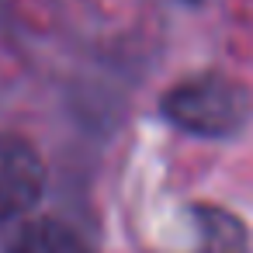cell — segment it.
<instances>
[{
	"label": "cell",
	"instance_id": "1",
	"mask_svg": "<svg viewBox=\"0 0 253 253\" xmlns=\"http://www.w3.org/2000/svg\"><path fill=\"white\" fill-rule=\"evenodd\" d=\"M160 108L173 125L194 135H232L253 115V97L225 73H198L173 84Z\"/></svg>",
	"mask_w": 253,
	"mask_h": 253
},
{
	"label": "cell",
	"instance_id": "2",
	"mask_svg": "<svg viewBox=\"0 0 253 253\" xmlns=\"http://www.w3.org/2000/svg\"><path fill=\"white\" fill-rule=\"evenodd\" d=\"M45 187V167L32 142L0 132V222L25 215Z\"/></svg>",
	"mask_w": 253,
	"mask_h": 253
},
{
	"label": "cell",
	"instance_id": "3",
	"mask_svg": "<svg viewBox=\"0 0 253 253\" xmlns=\"http://www.w3.org/2000/svg\"><path fill=\"white\" fill-rule=\"evenodd\" d=\"M7 253H87V246L70 225L52 218H35L14 232Z\"/></svg>",
	"mask_w": 253,
	"mask_h": 253
},
{
	"label": "cell",
	"instance_id": "4",
	"mask_svg": "<svg viewBox=\"0 0 253 253\" xmlns=\"http://www.w3.org/2000/svg\"><path fill=\"white\" fill-rule=\"evenodd\" d=\"M201 253H246V229L218 208H198Z\"/></svg>",
	"mask_w": 253,
	"mask_h": 253
}]
</instances>
